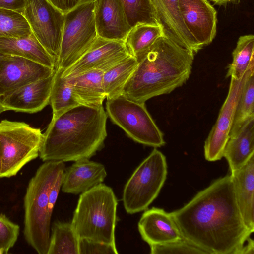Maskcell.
I'll return each mask as SVG.
<instances>
[{"label": "cell", "instance_id": "3957f363", "mask_svg": "<svg viewBox=\"0 0 254 254\" xmlns=\"http://www.w3.org/2000/svg\"><path fill=\"white\" fill-rule=\"evenodd\" d=\"M194 54L164 36L136 60L137 65L122 95L139 102L169 94L184 84L191 72Z\"/></svg>", "mask_w": 254, "mask_h": 254}, {"label": "cell", "instance_id": "277c9868", "mask_svg": "<svg viewBox=\"0 0 254 254\" xmlns=\"http://www.w3.org/2000/svg\"><path fill=\"white\" fill-rule=\"evenodd\" d=\"M65 170L63 161H46L38 168L26 189L24 235L27 243L39 254H47L50 243L49 190L58 174Z\"/></svg>", "mask_w": 254, "mask_h": 254}, {"label": "cell", "instance_id": "d4e9b609", "mask_svg": "<svg viewBox=\"0 0 254 254\" xmlns=\"http://www.w3.org/2000/svg\"><path fill=\"white\" fill-rule=\"evenodd\" d=\"M163 35L162 27L139 23L129 30L124 43L129 54L137 59Z\"/></svg>", "mask_w": 254, "mask_h": 254}, {"label": "cell", "instance_id": "52a82bcc", "mask_svg": "<svg viewBox=\"0 0 254 254\" xmlns=\"http://www.w3.org/2000/svg\"><path fill=\"white\" fill-rule=\"evenodd\" d=\"M43 134L40 129L16 121L0 122V178L15 176L39 154Z\"/></svg>", "mask_w": 254, "mask_h": 254}, {"label": "cell", "instance_id": "4316f807", "mask_svg": "<svg viewBox=\"0 0 254 254\" xmlns=\"http://www.w3.org/2000/svg\"><path fill=\"white\" fill-rule=\"evenodd\" d=\"M79 239L71 223L55 222L47 254H79Z\"/></svg>", "mask_w": 254, "mask_h": 254}, {"label": "cell", "instance_id": "30bf717a", "mask_svg": "<svg viewBox=\"0 0 254 254\" xmlns=\"http://www.w3.org/2000/svg\"><path fill=\"white\" fill-rule=\"evenodd\" d=\"M22 15L37 40L56 62L60 52L65 13L48 0H27Z\"/></svg>", "mask_w": 254, "mask_h": 254}, {"label": "cell", "instance_id": "ac0fdd59", "mask_svg": "<svg viewBox=\"0 0 254 254\" xmlns=\"http://www.w3.org/2000/svg\"><path fill=\"white\" fill-rule=\"evenodd\" d=\"M138 229L142 239L149 245L182 238L171 213L159 208L145 210L138 222Z\"/></svg>", "mask_w": 254, "mask_h": 254}, {"label": "cell", "instance_id": "b9f144b4", "mask_svg": "<svg viewBox=\"0 0 254 254\" xmlns=\"http://www.w3.org/2000/svg\"><path fill=\"white\" fill-rule=\"evenodd\" d=\"M0 254H1V252H0Z\"/></svg>", "mask_w": 254, "mask_h": 254}, {"label": "cell", "instance_id": "8992f818", "mask_svg": "<svg viewBox=\"0 0 254 254\" xmlns=\"http://www.w3.org/2000/svg\"><path fill=\"white\" fill-rule=\"evenodd\" d=\"M95 0H82L65 13L60 52L55 68L64 71L76 62L98 37L94 19Z\"/></svg>", "mask_w": 254, "mask_h": 254}, {"label": "cell", "instance_id": "7a4b0ae2", "mask_svg": "<svg viewBox=\"0 0 254 254\" xmlns=\"http://www.w3.org/2000/svg\"><path fill=\"white\" fill-rule=\"evenodd\" d=\"M108 115L103 106L79 105L52 117L39 156L44 161L89 159L104 145Z\"/></svg>", "mask_w": 254, "mask_h": 254}, {"label": "cell", "instance_id": "836d02e7", "mask_svg": "<svg viewBox=\"0 0 254 254\" xmlns=\"http://www.w3.org/2000/svg\"><path fill=\"white\" fill-rule=\"evenodd\" d=\"M117 254L116 245L79 238V254Z\"/></svg>", "mask_w": 254, "mask_h": 254}, {"label": "cell", "instance_id": "484cf974", "mask_svg": "<svg viewBox=\"0 0 254 254\" xmlns=\"http://www.w3.org/2000/svg\"><path fill=\"white\" fill-rule=\"evenodd\" d=\"M233 60L229 65L226 77L241 79L254 65V36H241L232 52Z\"/></svg>", "mask_w": 254, "mask_h": 254}, {"label": "cell", "instance_id": "9a60e30c", "mask_svg": "<svg viewBox=\"0 0 254 254\" xmlns=\"http://www.w3.org/2000/svg\"><path fill=\"white\" fill-rule=\"evenodd\" d=\"M94 14L99 37L124 42L130 28L122 0H95Z\"/></svg>", "mask_w": 254, "mask_h": 254}, {"label": "cell", "instance_id": "d6986e66", "mask_svg": "<svg viewBox=\"0 0 254 254\" xmlns=\"http://www.w3.org/2000/svg\"><path fill=\"white\" fill-rule=\"evenodd\" d=\"M107 176L105 166L89 159L75 161L64 171L62 190L78 194L102 183Z\"/></svg>", "mask_w": 254, "mask_h": 254}, {"label": "cell", "instance_id": "44dd1931", "mask_svg": "<svg viewBox=\"0 0 254 254\" xmlns=\"http://www.w3.org/2000/svg\"><path fill=\"white\" fill-rule=\"evenodd\" d=\"M254 155V118L248 119L233 135L229 137L223 156L231 172L244 165Z\"/></svg>", "mask_w": 254, "mask_h": 254}, {"label": "cell", "instance_id": "60d3db41", "mask_svg": "<svg viewBox=\"0 0 254 254\" xmlns=\"http://www.w3.org/2000/svg\"><path fill=\"white\" fill-rule=\"evenodd\" d=\"M1 170V152H0V178Z\"/></svg>", "mask_w": 254, "mask_h": 254}, {"label": "cell", "instance_id": "8fae6325", "mask_svg": "<svg viewBox=\"0 0 254 254\" xmlns=\"http://www.w3.org/2000/svg\"><path fill=\"white\" fill-rule=\"evenodd\" d=\"M252 65L242 78H231L229 91L220 111L217 121L210 131L204 144V156L208 161L220 160L226 144L229 138L235 112L243 85Z\"/></svg>", "mask_w": 254, "mask_h": 254}, {"label": "cell", "instance_id": "e0dca14e", "mask_svg": "<svg viewBox=\"0 0 254 254\" xmlns=\"http://www.w3.org/2000/svg\"><path fill=\"white\" fill-rule=\"evenodd\" d=\"M152 1L162 26L163 36L194 54L202 49L184 23L178 0H152Z\"/></svg>", "mask_w": 254, "mask_h": 254}, {"label": "cell", "instance_id": "f35d334b", "mask_svg": "<svg viewBox=\"0 0 254 254\" xmlns=\"http://www.w3.org/2000/svg\"><path fill=\"white\" fill-rule=\"evenodd\" d=\"M4 111H5V110L1 103V100H0V114Z\"/></svg>", "mask_w": 254, "mask_h": 254}, {"label": "cell", "instance_id": "d590c367", "mask_svg": "<svg viewBox=\"0 0 254 254\" xmlns=\"http://www.w3.org/2000/svg\"><path fill=\"white\" fill-rule=\"evenodd\" d=\"M27 0H0V7L23 14Z\"/></svg>", "mask_w": 254, "mask_h": 254}, {"label": "cell", "instance_id": "603a6c76", "mask_svg": "<svg viewBox=\"0 0 254 254\" xmlns=\"http://www.w3.org/2000/svg\"><path fill=\"white\" fill-rule=\"evenodd\" d=\"M103 71L91 70L66 78L79 104L92 107L103 106L106 97L102 77Z\"/></svg>", "mask_w": 254, "mask_h": 254}, {"label": "cell", "instance_id": "d6a6232c", "mask_svg": "<svg viewBox=\"0 0 254 254\" xmlns=\"http://www.w3.org/2000/svg\"><path fill=\"white\" fill-rule=\"evenodd\" d=\"M18 225L11 222L4 215L0 214V251L7 254L13 247L19 236Z\"/></svg>", "mask_w": 254, "mask_h": 254}, {"label": "cell", "instance_id": "e575fe53", "mask_svg": "<svg viewBox=\"0 0 254 254\" xmlns=\"http://www.w3.org/2000/svg\"><path fill=\"white\" fill-rule=\"evenodd\" d=\"M65 170L61 171L57 176L52 184L49 192L48 197V214L51 218L52 213L58 195L62 187L63 176Z\"/></svg>", "mask_w": 254, "mask_h": 254}, {"label": "cell", "instance_id": "8d00e7d4", "mask_svg": "<svg viewBox=\"0 0 254 254\" xmlns=\"http://www.w3.org/2000/svg\"><path fill=\"white\" fill-rule=\"evenodd\" d=\"M64 13L78 5L82 0H48Z\"/></svg>", "mask_w": 254, "mask_h": 254}, {"label": "cell", "instance_id": "f546056e", "mask_svg": "<svg viewBox=\"0 0 254 254\" xmlns=\"http://www.w3.org/2000/svg\"><path fill=\"white\" fill-rule=\"evenodd\" d=\"M130 29L139 23L161 26L152 0H122Z\"/></svg>", "mask_w": 254, "mask_h": 254}, {"label": "cell", "instance_id": "4dcf8cb0", "mask_svg": "<svg viewBox=\"0 0 254 254\" xmlns=\"http://www.w3.org/2000/svg\"><path fill=\"white\" fill-rule=\"evenodd\" d=\"M32 33L22 14L0 7V37H22Z\"/></svg>", "mask_w": 254, "mask_h": 254}, {"label": "cell", "instance_id": "4fadbf2b", "mask_svg": "<svg viewBox=\"0 0 254 254\" xmlns=\"http://www.w3.org/2000/svg\"><path fill=\"white\" fill-rule=\"evenodd\" d=\"M55 68L31 60L9 55L0 61V100L18 88L52 75Z\"/></svg>", "mask_w": 254, "mask_h": 254}, {"label": "cell", "instance_id": "7402d4cb", "mask_svg": "<svg viewBox=\"0 0 254 254\" xmlns=\"http://www.w3.org/2000/svg\"><path fill=\"white\" fill-rule=\"evenodd\" d=\"M0 53L25 58L55 68V60L32 33L22 37H0Z\"/></svg>", "mask_w": 254, "mask_h": 254}, {"label": "cell", "instance_id": "ab89813d", "mask_svg": "<svg viewBox=\"0 0 254 254\" xmlns=\"http://www.w3.org/2000/svg\"><path fill=\"white\" fill-rule=\"evenodd\" d=\"M9 55H5L2 53H0V61L2 60V59L6 58L7 56H8Z\"/></svg>", "mask_w": 254, "mask_h": 254}, {"label": "cell", "instance_id": "ffe728a7", "mask_svg": "<svg viewBox=\"0 0 254 254\" xmlns=\"http://www.w3.org/2000/svg\"><path fill=\"white\" fill-rule=\"evenodd\" d=\"M235 196L248 229L254 231V155L239 169L231 172Z\"/></svg>", "mask_w": 254, "mask_h": 254}, {"label": "cell", "instance_id": "2e32d148", "mask_svg": "<svg viewBox=\"0 0 254 254\" xmlns=\"http://www.w3.org/2000/svg\"><path fill=\"white\" fill-rule=\"evenodd\" d=\"M54 73L16 90L1 100L5 110L34 113L50 104Z\"/></svg>", "mask_w": 254, "mask_h": 254}, {"label": "cell", "instance_id": "ba28073f", "mask_svg": "<svg viewBox=\"0 0 254 254\" xmlns=\"http://www.w3.org/2000/svg\"><path fill=\"white\" fill-rule=\"evenodd\" d=\"M167 174L166 157L154 149L125 186L123 202L126 211L132 214L146 210L160 192Z\"/></svg>", "mask_w": 254, "mask_h": 254}, {"label": "cell", "instance_id": "5bb4252c", "mask_svg": "<svg viewBox=\"0 0 254 254\" xmlns=\"http://www.w3.org/2000/svg\"><path fill=\"white\" fill-rule=\"evenodd\" d=\"M184 23L196 43L202 48L216 35L217 12L207 0H178Z\"/></svg>", "mask_w": 254, "mask_h": 254}, {"label": "cell", "instance_id": "6da1fadb", "mask_svg": "<svg viewBox=\"0 0 254 254\" xmlns=\"http://www.w3.org/2000/svg\"><path fill=\"white\" fill-rule=\"evenodd\" d=\"M184 239L206 254H254L252 233L237 204L231 174L170 213Z\"/></svg>", "mask_w": 254, "mask_h": 254}, {"label": "cell", "instance_id": "cb8c5ba5", "mask_svg": "<svg viewBox=\"0 0 254 254\" xmlns=\"http://www.w3.org/2000/svg\"><path fill=\"white\" fill-rule=\"evenodd\" d=\"M137 63L136 59L129 55L103 72V85L107 99L122 95L124 87L134 71Z\"/></svg>", "mask_w": 254, "mask_h": 254}, {"label": "cell", "instance_id": "1f68e13d", "mask_svg": "<svg viewBox=\"0 0 254 254\" xmlns=\"http://www.w3.org/2000/svg\"><path fill=\"white\" fill-rule=\"evenodd\" d=\"M149 246L151 254H206L205 252L183 238L168 243Z\"/></svg>", "mask_w": 254, "mask_h": 254}, {"label": "cell", "instance_id": "9c48e42d", "mask_svg": "<svg viewBox=\"0 0 254 254\" xmlns=\"http://www.w3.org/2000/svg\"><path fill=\"white\" fill-rule=\"evenodd\" d=\"M106 105L108 116L133 140L154 147L165 145L163 134L144 102L135 101L121 95L107 99Z\"/></svg>", "mask_w": 254, "mask_h": 254}, {"label": "cell", "instance_id": "5b68a950", "mask_svg": "<svg viewBox=\"0 0 254 254\" xmlns=\"http://www.w3.org/2000/svg\"><path fill=\"white\" fill-rule=\"evenodd\" d=\"M117 205L112 189L102 183L81 193L71 222L78 237L116 245Z\"/></svg>", "mask_w": 254, "mask_h": 254}, {"label": "cell", "instance_id": "74e56055", "mask_svg": "<svg viewBox=\"0 0 254 254\" xmlns=\"http://www.w3.org/2000/svg\"><path fill=\"white\" fill-rule=\"evenodd\" d=\"M214 5H225L229 2H234L238 0H211Z\"/></svg>", "mask_w": 254, "mask_h": 254}, {"label": "cell", "instance_id": "7c38bea8", "mask_svg": "<svg viewBox=\"0 0 254 254\" xmlns=\"http://www.w3.org/2000/svg\"><path fill=\"white\" fill-rule=\"evenodd\" d=\"M129 55L124 41L109 40L98 36L76 62L63 71L62 76L68 78L91 70L104 72Z\"/></svg>", "mask_w": 254, "mask_h": 254}, {"label": "cell", "instance_id": "f1b7e54d", "mask_svg": "<svg viewBox=\"0 0 254 254\" xmlns=\"http://www.w3.org/2000/svg\"><path fill=\"white\" fill-rule=\"evenodd\" d=\"M254 118V67L249 73L236 106L229 137L249 119Z\"/></svg>", "mask_w": 254, "mask_h": 254}, {"label": "cell", "instance_id": "83f0119b", "mask_svg": "<svg viewBox=\"0 0 254 254\" xmlns=\"http://www.w3.org/2000/svg\"><path fill=\"white\" fill-rule=\"evenodd\" d=\"M63 71L55 68L50 98L52 117H56L68 109L80 105L74 97L67 79L63 77Z\"/></svg>", "mask_w": 254, "mask_h": 254}]
</instances>
